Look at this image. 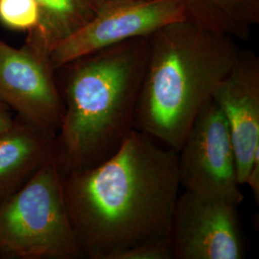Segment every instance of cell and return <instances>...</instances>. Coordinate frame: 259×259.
Wrapping results in <instances>:
<instances>
[{"mask_svg": "<svg viewBox=\"0 0 259 259\" xmlns=\"http://www.w3.org/2000/svg\"><path fill=\"white\" fill-rule=\"evenodd\" d=\"M65 204L83 251L118 259L143 244L169 241L180 195L178 153L135 129L112 156L62 174Z\"/></svg>", "mask_w": 259, "mask_h": 259, "instance_id": "obj_1", "label": "cell"}, {"mask_svg": "<svg viewBox=\"0 0 259 259\" xmlns=\"http://www.w3.org/2000/svg\"><path fill=\"white\" fill-rule=\"evenodd\" d=\"M148 37L130 38L56 69L64 114L53 158L62 174L96 166L136 129Z\"/></svg>", "mask_w": 259, "mask_h": 259, "instance_id": "obj_2", "label": "cell"}, {"mask_svg": "<svg viewBox=\"0 0 259 259\" xmlns=\"http://www.w3.org/2000/svg\"><path fill=\"white\" fill-rule=\"evenodd\" d=\"M240 51L235 38L186 19L153 33L136 129L178 153Z\"/></svg>", "mask_w": 259, "mask_h": 259, "instance_id": "obj_3", "label": "cell"}, {"mask_svg": "<svg viewBox=\"0 0 259 259\" xmlns=\"http://www.w3.org/2000/svg\"><path fill=\"white\" fill-rule=\"evenodd\" d=\"M75 259L83 251L65 204L53 155L19 191L0 204V256Z\"/></svg>", "mask_w": 259, "mask_h": 259, "instance_id": "obj_4", "label": "cell"}, {"mask_svg": "<svg viewBox=\"0 0 259 259\" xmlns=\"http://www.w3.org/2000/svg\"><path fill=\"white\" fill-rule=\"evenodd\" d=\"M181 188L238 206L243 202L232 138L213 100L200 111L178 151Z\"/></svg>", "mask_w": 259, "mask_h": 259, "instance_id": "obj_5", "label": "cell"}, {"mask_svg": "<svg viewBox=\"0 0 259 259\" xmlns=\"http://www.w3.org/2000/svg\"><path fill=\"white\" fill-rule=\"evenodd\" d=\"M0 101L19 118L57 135L64 104L49 54L27 41L13 47L0 37Z\"/></svg>", "mask_w": 259, "mask_h": 259, "instance_id": "obj_6", "label": "cell"}, {"mask_svg": "<svg viewBox=\"0 0 259 259\" xmlns=\"http://www.w3.org/2000/svg\"><path fill=\"white\" fill-rule=\"evenodd\" d=\"M185 19L178 0L106 3L83 27L52 48L50 61L56 71L82 56L130 38L148 37Z\"/></svg>", "mask_w": 259, "mask_h": 259, "instance_id": "obj_7", "label": "cell"}, {"mask_svg": "<svg viewBox=\"0 0 259 259\" xmlns=\"http://www.w3.org/2000/svg\"><path fill=\"white\" fill-rule=\"evenodd\" d=\"M234 204L185 191L179 195L169 243L175 259H242L245 245Z\"/></svg>", "mask_w": 259, "mask_h": 259, "instance_id": "obj_8", "label": "cell"}, {"mask_svg": "<svg viewBox=\"0 0 259 259\" xmlns=\"http://www.w3.org/2000/svg\"><path fill=\"white\" fill-rule=\"evenodd\" d=\"M212 100L227 121L238 182L245 185L250 167L259 158V60L252 51L241 50Z\"/></svg>", "mask_w": 259, "mask_h": 259, "instance_id": "obj_9", "label": "cell"}, {"mask_svg": "<svg viewBox=\"0 0 259 259\" xmlns=\"http://www.w3.org/2000/svg\"><path fill=\"white\" fill-rule=\"evenodd\" d=\"M56 134L16 115L14 125L0 133V204L27 183L53 155Z\"/></svg>", "mask_w": 259, "mask_h": 259, "instance_id": "obj_10", "label": "cell"}, {"mask_svg": "<svg viewBox=\"0 0 259 259\" xmlns=\"http://www.w3.org/2000/svg\"><path fill=\"white\" fill-rule=\"evenodd\" d=\"M40 19L25 41L50 54L60 41L83 27L106 4L105 0H36Z\"/></svg>", "mask_w": 259, "mask_h": 259, "instance_id": "obj_11", "label": "cell"}, {"mask_svg": "<svg viewBox=\"0 0 259 259\" xmlns=\"http://www.w3.org/2000/svg\"><path fill=\"white\" fill-rule=\"evenodd\" d=\"M185 19L235 39L247 40L259 23V0H178Z\"/></svg>", "mask_w": 259, "mask_h": 259, "instance_id": "obj_12", "label": "cell"}, {"mask_svg": "<svg viewBox=\"0 0 259 259\" xmlns=\"http://www.w3.org/2000/svg\"><path fill=\"white\" fill-rule=\"evenodd\" d=\"M40 19L36 0H0V23L16 31L30 32Z\"/></svg>", "mask_w": 259, "mask_h": 259, "instance_id": "obj_13", "label": "cell"}, {"mask_svg": "<svg viewBox=\"0 0 259 259\" xmlns=\"http://www.w3.org/2000/svg\"><path fill=\"white\" fill-rule=\"evenodd\" d=\"M169 241L143 244L121 254L118 259H172Z\"/></svg>", "mask_w": 259, "mask_h": 259, "instance_id": "obj_14", "label": "cell"}, {"mask_svg": "<svg viewBox=\"0 0 259 259\" xmlns=\"http://www.w3.org/2000/svg\"><path fill=\"white\" fill-rule=\"evenodd\" d=\"M15 121L16 116L14 115V111L0 101V133L10 129L14 125Z\"/></svg>", "mask_w": 259, "mask_h": 259, "instance_id": "obj_15", "label": "cell"}, {"mask_svg": "<svg viewBox=\"0 0 259 259\" xmlns=\"http://www.w3.org/2000/svg\"><path fill=\"white\" fill-rule=\"evenodd\" d=\"M136 1H146V0H105V3H118V2H136Z\"/></svg>", "mask_w": 259, "mask_h": 259, "instance_id": "obj_16", "label": "cell"}]
</instances>
